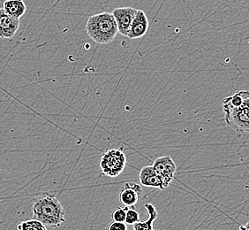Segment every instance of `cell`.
<instances>
[{
	"instance_id": "8992f818",
	"label": "cell",
	"mask_w": 249,
	"mask_h": 230,
	"mask_svg": "<svg viewBox=\"0 0 249 230\" xmlns=\"http://www.w3.org/2000/svg\"><path fill=\"white\" fill-rule=\"evenodd\" d=\"M136 13L137 9L134 7H120L113 10L111 14L115 19L119 33L125 37Z\"/></svg>"
},
{
	"instance_id": "5bb4252c",
	"label": "cell",
	"mask_w": 249,
	"mask_h": 230,
	"mask_svg": "<svg viewBox=\"0 0 249 230\" xmlns=\"http://www.w3.org/2000/svg\"><path fill=\"white\" fill-rule=\"evenodd\" d=\"M141 221L140 219V214L138 211L134 210L133 208H127L126 213H125V219H124V223L126 225L134 226L135 223L139 222Z\"/></svg>"
},
{
	"instance_id": "5b68a950",
	"label": "cell",
	"mask_w": 249,
	"mask_h": 230,
	"mask_svg": "<svg viewBox=\"0 0 249 230\" xmlns=\"http://www.w3.org/2000/svg\"><path fill=\"white\" fill-rule=\"evenodd\" d=\"M154 169L166 188L173 182L177 171L176 164L171 156H162L156 158L153 162Z\"/></svg>"
},
{
	"instance_id": "7a4b0ae2",
	"label": "cell",
	"mask_w": 249,
	"mask_h": 230,
	"mask_svg": "<svg viewBox=\"0 0 249 230\" xmlns=\"http://www.w3.org/2000/svg\"><path fill=\"white\" fill-rule=\"evenodd\" d=\"M86 31L94 42L101 44L110 43L119 33L115 19L108 12L91 15L87 21Z\"/></svg>"
},
{
	"instance_id": "30bf717a",
	"label": "cell",
	"mask_w": 249,
	"mask_h": 230,
	"mask_svg": "<svg viewBox=\"0 0 249 230\" xmlns=\"http://www.w3.org/2000/svg\"><path fill=\"white\" fill-rule=\"evenodd\" d=\"M140 183L145 187L157 188L164 190L163 182L154 169L153 166H146L141 169L139 172Z\"/></svg>"
},
{
	"instance_id": "9a60e30c",
	"label": "cell",
	"mask_w": 249,
	"mask_h": 230,
	"mask_svg": "<svg viewBox=\"0 0 249 230\" xmlns=\"http://www.w3.org/2000/svg\"><path fill=\"white\" fill-rule=\"evenodd\" d=\"M129 207H118L116 208L115 210H113L112 213H111V218H112V221H117V222H124V219H125V213H126V210Z\"/></svg>"
},
{
	"instance_id": "52a82bcc",
	"label": "cell",
	"mask_w": 249,
	"mask_h": 230,
	"mask_svg": "<svg viewBox=\"0 0 249 230\" xmlns=\"http://www.w3.org/2000/svg\"><path fill=\"white\" fill-rule=\"evenodd\" d=\"M149 29V19L142 10L137 9V13L134 16L129 29L125 37L130 39H137L142 38Z\"/></svg>"
},
{
	"instance_id": "9c48e42d",
	"label": "cell",
	"mask_w": 249,
	"mask_h": 230,
	"mask_svg": "<svg viewBox=\"0 0 249 230\" xmlns=\"http://www.w3.org/2000/svg\"><path fill=\"white\" fill-rule=\"evenodd\" d=\"M142 192V186L135 182H125L124 187L120 191V201L126 207H134L139 200Z\"/></svg>"
},
{
	"instance_id": "4fadbf2b",
	"label": "cell",
	"mask_w": 249,
	"mask_h": 230,
	"mask_svg": "<svg viewBox=\"0 0 249 230\" xmlns=\"http://www.w3.org/2000/svg\"><path fill=\"white\" fill-rule=\"evenodd\" d=\"M18 230H47V227L36 219L22 221L17 226Z\"/></svg>"
},
{
	"instance_id": "277c9868",
	"label": "cell",
	"mask_w": 249,
	"mask_h": 230,
	"mask_svg": "<svg viewBox=\"0 0 249 230\" xmlns=\"http://www.w3.org/2000/svg\"><path fill=\"white\" fill-rule=\"evenodd\" d=\"M225 123L239 132L249 130V104L241 106H231L223 104Z\"/></svg>"
},
{
	"instance_id": "e0dca14e",
	"label": "cell",
	"mask_w": 249,
	"mask_h": 230,
	"mask_svg": "<svg viewBox=\"0 0 249 230\" xmlns=\"http://www.w3.org/2000/svg\"><path fill=\"white\" fill-rule=\"evenodd\" d=\"M238 230H249V223H247L246 225H240Z\"/></svg>"
},
{
	"instance_id": "7c38bea8",
	"label": "cell",
	"mask_w": 249,
	"mask_h": 230,
	"mask_svg": "<svg viewBox=\"0 0 249 230\" xmlns=\"http://www.w3.org/2000/svg\"><path fill=\"white\" fill-rule=\"evenodd\" d=\"M145 208L148 211L149 218L145 221H140L134 225V230H154V221L158 219V213L156 207L152 204L147 203Z\"/></svg>"
},
{
	"instance_id": "6da1fadb",
	"label": "cell",
	"mask_w": 249,
	"mask_h": 230,
	"mask_svg": "<svg viewBox=\"0 0 249 230\" xmlns=\"http://www.w3.org/2000/svg\"><path fill=\"white\" fill-rule=\"evenodd\" d=\"M33 219L41 221L45 227L59 228L65 223L66 211L58 197L53 194L43 193L33 200Z\"/></svg>"
},
{
	"instance_id": "2e32d148",
	"label": "cell",
	"mask_w": 249,
	"mask_h": 230,
	"mask_svg": "<svg viewBox=\"0 0 249 230\" xmlns=\"http://www.w3.org/2000/svg\"><path fill=\"white\" fill-rule=\"evenodd\" d=\"M107 230H128L127 225L124 222L112 221L107 227Z\"/></svg>"
},
{
	"instance_id": "8fae6325",
	"label": "cell",
	"mask_w": 249,
	"mask_h": 230,
	"mask_svg": "<svg viewBox=\"0 0 249 230\" xmlns=\"http://www.w3.org/2000/svg\"><path fill=\"white\" fill-rule=\"evenodd\" d=\"M5 13L15 19H20L27 11L23 0H5L3 4Z\"/></svg>"
},
{
	"instance_id": "ba28073f",
	"label": "cell",
	"mask_w": 249,
	"mask_h": 230,
	"mask_svg": "<svg viewBox=\"0 0 249 230\" xmlns=\"http://www.w3.org/2000/svg\"><path fill=\"white\" fill-rule=\"evenodd\" d=\"M19 27V19L7 15L3 8L0 9V38H14Z\"/></svg>"
},
{
	"instance_id": "3957f363",
	"label": "cell",
	"mask_w": 249,
	"mask_h": 230,
	"mask_svg": "<svg viewBox=\"0 0 249 230\" xmlns=\"http://www.w3.org/2000/svg\"><path fill=\"white\" fill-rule=\"evenodd\" d=\"M126 167V157L121 149H110L101 156L100 168L108 177L119 176Z\"/></svg>"
}]
</instances>
